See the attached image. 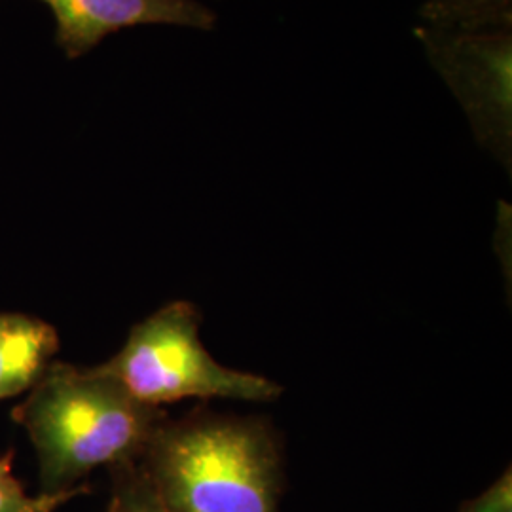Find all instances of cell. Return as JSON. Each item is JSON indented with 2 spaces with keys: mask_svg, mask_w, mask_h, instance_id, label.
<instances>
[{
  "mask_svg": "<svg viewBox=\"0 0 512 512\" xmlns=\"http://www.w3.org/2000/svg\"><path fill=\"white\" fill-rule=\"evenodd\" d=\"M141 458L171 512H277L279 452L268 421L203 410L165 418Z\"/></svg>",
  "mask_w": 512,
  "mask_h": 512,
  "instance_id": "cell-1",
  "label": "cell"
},
{
  "mask_svg": "<svg viewBox=\"0 0 512 512\" xmlns=\"http://www.w3.org/2000/svg\"><path fill=\"white\" fill-rule=\"evenodd\" d=\"M164 410L139 403L97 366L52 363L12 412L33 440L46 492L101 465L141 458L165 420Z\"/></svg>",
  "mask_w": 512,
  "mask_h": 512,
  "instance_id": "cell-2",
  "label": "cell"
},
{
  "mask_svg": "<svg viewBox=\"0 0 512 512\" xmlns=\"http://www.w3.org/2000/svg\"><path fill=\"white\" fill-rule=\"evenodd\" d=\"M202 315L190 302H171L129 332L128 342L97 366L139 403L162 408L184 399L270 403L283 387L274 380L217 363L200 338Z\"/></svg>",
  "mask_w": 512,
  "mask_h": 512,
  "instance_id": "cell-3",
  "label": "cell"
},
{
  "mask_svg": "<svg viewBox=\"0 0 512 512\" xmlns=\"http://www.w3.org/2000/svg\"><path fill=\"white\" fill-rule=\"evenodd\" d=\"M414 35L456 95L478 145L511 169L512 31L448 33L418 27Z\"/></svg>",
  "mask_w": 512,
  "mask_h": 512,
  "instance_id": "cell-4",
  "label": "cell"
},
{
  "mask_svg": "<svg viewBox=\"0 0 512 512\" xmlns=\"http://www.w3.org/2000/svg\"><path fill=\"white\" fill-rule=\"evenodd\" d=\"M55 19V44L78 59L105 38L141 25L213 31L217 12L200 0H38Z\"/></svg>",
  "mask_w": 512,
  "mask_h": 512,
  "instance_id": "cell-5",
  "label": "cell"
},
{
  "mask_svg": "<svg viewBox=\"0 0 512 512\" xmlns=\"http://www.w3.org/2000/svg\"><path fill=\"white\" fill-rule=\"evenodd\" d=\"M57 330L33 315L0 313V401L31 391L54 363Z\"/></svg>",
  "mask_w": 512,
  "mask_h": 512,
  "instance_id": "cell-6",
  "label": "cell"
},
{
  "mask_svg": "<svg viewBox=\"0 0 512 512\" xmlns=\"http://www.w3.org/2000/svg\"><path fill=\"white\" fill-rule=\"evenodd\" d=\"M421 27L448 33L512 31V0H427Z\"/></svg>",
  "mask_w": 512,
  "mask_h": 512,
  "instance_id": "cell-7",
  "label": "cell"
},
{
  "mask_svg": "<svg viewBox=\"0 0 512 512\" xmlns=\"http://www.w3.org/2000/svg\"><path fill=\"white\" fill-rule=\"evenodd\" d=\"M14 450L0 456V512H55L76 495L84 494L86 486L57 492L29 495L14 476Z\"/></svg>",
  "mask_w": 512,
  "mask_h": 512,
  "instance_id": "cell-8",
  "label": "cell"
},
{
  "mask_svg": "<svg viewBox=\"0 0 512 512\" xmlns=\"http://www.w3.org/2000/svg\"><path fill=\"white\" fill-rule=\"evenodd\" d=\"M131 475L133 476H129L118 488V494L110 503L109 512H171L154 492L145 473L137 475L135 471H131Z\"/></svg>",
  "mask_w": 512,
  "mask_h": 512,
  "instance_id": "cell-9",
  "label": "cell"
},
{
  "mask_svg": "<svg viewBox=\"0 0 512 512\" xmlns=\"http://www.w3.org/2000/svg\"><path fill=\"white\" fill-rule=\"evenodd\" d=\"M467 512H512L511 473L501 476L486 494L476 499Z\"/></svg>",
  "mask_w": 512,
  "mask_h": 512,
  "instance_id": "cell-10",
  "label": "cell"
}]
</instances>
